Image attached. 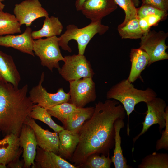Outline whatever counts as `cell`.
Listing matches in <instances>:
<instances>
[{"label":"cell","mask_w":168,"mask_h":168,"mask_svg":"<svg viewBox=\"0 0 168 168\" xmlns=\"http://www.w3.org/2000/svg\"><path fill=\"white\" fill-rule=\"evenodd\" d=\"M142 4H148L167 13L168 0H141Z\"/></svg>","instance_id":"836d02e7"},{"label":"cell","mask_w":168,"mask_h":168,"mask_svg":"<svg viewBox=\"0 0 168 168\" xmlns=\"http://www.w3.org/2000/svg\"><path fill=\"white\" fill-rule=\"evenodd\" d=\"M117 30L122 39H140L144 34L140 27L138 18L131 20L124 26L117 28Z\"/></svg>","instance_id":"83f0119b"},{"label":"cell","mask_w":168,"mask_h":168,"mask_svg":"<svg viewBox=\"0 0 168 168\" xmlns=\"http://www.w3.org/2000/svg\"><path fill=\"white\" fill-rule=\"evenodd\" d=\"M126 114L118 101L108 99L96 103L92 115L78 132L79 142L70 161L79 168L91 154H110L114 144V123L125 118Z\"/></svg>","instance_id":"6da1fadb"},{"label":"cell","mask_w":168,"mask_h":168,"mask_svg":"<svg viewBox=\"0 0 168 168\" xmlns=\"http://www.w3.org/2000/svg\"><path fill=\"white\" fill-rule=\"evenodd\" d=\"M137 9V16L138 19L142 18L152 15H157L165 18L167 13L151 5L142 4L141 6Z\"/></svg>","instance_id":"4dcf8cb0"},{"label":"cell","mask_w":168,"mask_h":168,"mask_svg":"<svg viewBox=\"0 0 168 168\" xmlns=\"http://www.w3.org/2000/svg\"><path fill=\"white\" fill-rule=\"evenodd\" d=\"M21 80L20 73L12 56L0 50V80L18 87Z\"/></svg>","instance_id":"ac0fdd59"},{"label":"cell","mask_w":168,"mask_h":168,"mask_svg":"<svg viewBox=\"0 0 168 168\" xmlns=\"http://www.w3.org/2000/svg\"></svg>","instance_id":"ab89813d"},{"label":"cell","mask_w":168,"mask_h":168,"mask_svg":"<svg viewBox=\"0 0 168 168\" xmlns=\"http://www.w3.org/2000/svg\"><path fill=\"white\" fill-rule=\"evenodd\" d=\"M117 7L114 0H86L80 11L86 18L94 21H101Z\"/></svg>","instance_id":"4fadbf2b"},{"label":"cell","mask_w":168,"mask_h":168,"mask_svg":"<svg viewBox=\"0 0 168 168\" xmlns=\"http://www.w3.org/2000/svg\"><path fill=\"white\" fill-rule=\"evenodd\" d=\"M168 36V33L162 31L149 30L140 38V48L146 52L149 57L148 66L156 62L168 59V54L166 52L168 46L165 43Z\"/></svg>","instance_id":"8992f818"},{"label":"cell","mask_w":168,"mask_h":168,"mask_svg":"<svg viewBox=\"0 0 168 168\" xmlns=\"http://www.w3.org/2000/svg\"><path fill=\"white\" fill-rule=\"evenodd\" d=\"M5 5L0 2V11H3L5 7Z\"/></svg>","instance_id":"74e56055"},{"label":"cell","mask_w":168,"mask_h":168,"mask_svg":"<svg viewBox=\"0 0 168 168\" xmlns=\"http://www.w3.org/2000/svg\"><path fill=\"white\" fill-rule=\"evenodd\" d=\"M24 161L23 159L20 160L19 158L11 161L7 165V168H24Z\"/></svg>","instance_id":"e575fe53"},{"label":"cell","mask_w":168,"mask_h":168,"mask_svg":"<svg viewBox=\"0 0 168 168\" xmlns=\"http://www.w3.org/2000/svg\"><path fill=\"white\" fill-rule=\"evenodd\" d=\"M131 67L128 78L130 83L134 82L137 79L141 78L142 72L149 64V57L143 49L140 48L132 49L130 53Z\"/></svg>","instance_id":"d6986e66"},{"label":"cell","mask_w":168,"mask_h":168,"mask_svg":"<svg viewBox=\"0 0 168 168\" xmlns=\"http://www.w3.org/2000/svg\"><path fill=\"white\" fill-rule=\"evenodd\" d=\"M165 129L162 131L161 138L158 140L156 145L157 151L162 149L168 150V107L165 108Z\"/></svg>","instance_id":"1f68e13d"},{"label":"cell","mask_w":168,"mask_h":168,"mask_svg":"<svg viewBox=\"0 0 168 168\" xmlns=\"http://www.w3.org/2000/svg\"><path fill=\"white\" fill-rule=\"evenodd\" d=\"M32 29L27 27L22 34L17 35H7L0 36V46L12 47L22 52L35 56L33 50L34 39Z\"/></svg>","instance_id":"9a60e30c"},{"label":"cell","mask_w":168,"mask_h":168,"mask_svg":"<svg viewBox=\"0 0 168 168\" xmlns=\"http://www.w3.org/2000/svg\"><path fill=\"white\" fill-rule=\"evenodd\" d=\"M164 18L157 15H152L138 19L140 27L144 34L149 30L150 27L157 23Z\"/></svg>","instance_id":"d6a6232c"},{"label":"cell","mask_w":168,"mask_h":168,"mask_svg":"<svg viewBox=\"0 0 168 168\" xmlns=\"http://www.w3.org/2000/svg\"><path fill=\"white\" fill-rule=\"evenodd\" d=\"M64 58V64L58 70L66 81L69 82L93 77L94 73L91 63L84 55L66 56Z\"/></svg>","instance_id":"52a82bcc"},{"label":"cell","mask_w":168,"mask_h":168,"mask_svg":"<svg viewBox=\"0 0 168 168\" xmlns=\"http://www.w3.org/2000/svg\"><path fill=\"white\" fill-rule=\"evenodd\" d=\"M146 104L147 110L144 120L142 123L143 127L140 133L133 138L134 143L152 125L158 124L161 133L165 126V108L167 106L165 101L162 99L156 97Z\"/></svg>","instance_id":"30bf717a"},{"label":"cell","mask_w":168,"mask_h":168,"mask_svg":"<svg viewBox=\"0 0 168 168\" xmlns=\"http://www.w3.org/2000/svg\"><path fill=\"white\" fill-rule=\"evenodd\" d=\"M18 137L10 134L0 140V168H7L11 161L20 158L23 150L20 145Z\"/></svg>","instance_id":"2e32d148"},{"label":"cell","mask_w":168,"mask_h":168,"mask_svg":"<svg viewBox=\"0 0 168 168\" xmlns=\"http://www.w3.org/2000/svg\"><path fill=\"white\" fill-rule=\"evenodd\" d=\"M156 92L150 88L145 90L134 87L127 79H124L113 86L107 91L106 98L120 102L128 117L134 110L136 105L141 102L146 103L156 97Z\"/></svg>","instance_id":"3957f363"},{"label":"cell","mask_w":168,"mask_h":168,"mask_svg":"<svg viewBox=\"0 0 168 168\" xmlns=\"http://www.w3.org/2000/svg\"><path fill=\"white\" fill-rule=\"evenodd\" d=\"M44 78L43 72L38 84L33 87L29 92V97L33 104H36L47 110L58 104L68 102L70 99L69 93H66L62 88L56 93H50L43 87L42 83Z\"/></svg>","instance_id":"ba28073f"},{"label":"cell","mask_w":168,"mask_h":168,"mask_svg":"<svg viewBox=\"0 0 168 168\" xmlns=\"http://www.w3.org/2000/svg\"><path fill=\"white\" fill-rule=\"evenodd\" d=\"M13 13L20 25L25 24L27 27L36 19L49 16L39 0H25L15 4Z\"/></svg>","instance_id":"8fae6325"},{"label":"cell","mask_w":168,"mask_h":168,"mask_svg":"<svg viewBox=\"0 0 168 168\" xmlns=\"http://www.w3.org/2000/svg\"><path fill=\"white\" fill-rule=\"evenodd\" d=\"M29 116L35 120H39L44 123L58 133L65 129L64 127L58 125L53 120L46 109L37 104L34 105Z\"/></svg>","instance_id":"d4e9b609"},{"label":"cell","mask_w":168,"mask_h":168,"mask_svg":"<svg viewBox=\"0 0 168 168\" xmlns=\"http://www.w3.org/2000/svg\"><path fill=\"white\" fill-rule=\"evenodd\" d=\"M132 1L136 7H138L140 3V0H132Z\"/></svg>","instance_id":"8d00e7d4"},{"label":"cell","mask_w":168,"mask_h":168,"mask_svg":"<svg viewBox=\"0 0 168 168\" xmlns=\"http://www.w3.org/2000/svg\"><path fill=\"white\" fill-rule=\"evenodd\" d=\"M43 22L40 29L32 31L31 35L34 40L57 36L61 34L63 27L58 17L53 16L45 17Z\"/></svg>","instance_id":"7402d4cb"},{"label":"cell","mask_w":168,"mask_h":168,"mask_svg":"<svg viewBox=\"0 0 168 168\" xmlns=\"http://www.w3.org/2000/svg\"><path fill=\"white\" fill-rule=\"evenodd\" d=\"M18 138L20 145L23 150L24 168H32L35 164L38 146L34 131L29 125L24 124Z\"/></svg>","instance_id":"7c38bea8"},{"label":"cell","mask_w":168,"mask_h":168,"mask_svg":"<svg viewBox=\"0 0 168 168\" xmlns=\"http://www.w3.org/2000/svg\"><path fill=\"white\" fill-rule=\"evenodd\" d=\"M125 118H119L117 119L114 124L115 131L114 148V154L111 158L115 168H130L132 167L127 164V161L123 156L121 147V138L120 133L121 129L124 127Z\"/></svg>","instance_id":"44dd1931"},{"label":"cell","mask_w":168,"mask_h":168,"mask_svg":"<svg viewBox=\"0 0 168 168\" xmlns=\"http://www.w3.org/2000/svg\"><path fill=\"white\" fill-rule=\"evenodd\" d=\"M117 5L124 11L125 17L123 22L119 25L118 28L125 26L131 20L137 18V9L132 0H114Z\"/></svg>","instance_id":"f546056e"},{"label":"cell","mask_w":168,"mask_h":168,"mask_svg":"<svg viewBox=\"0 0 168 168\" xmlns=\"http://www.w3.org/2000/svg\"><path fill=\"white\" fill-rule=\"evenodd\" d=\"M4 0H0V2H2V1H3Z\"/></svg>","instance_id":"f35d334b"},{"label":"cell","mask_w":168,"mask_h":168,"mask_svg":"<svg viewBox=\"0 0 168 168\" xmlns=\"http://www.w3.org/2000/svg\"><path fill=\"white\" fill-rule=\"evenodd\" d=\"M86 0H76L75 5L77 11L81 10L82 6Z\"/></svg>","instance_id":"d590c367"},{"label":"cell","mask_w":168,"mask_h":168,"mask_svg":"<svg viewBox=\"0 0 168 168\" xmlns=\"http://www.w3.org/2000/svg\"><path fill=\"white\" fill-rule=\"evenodd\" d=\"M28 91L27 84L19 88L0 80V132L3 136H19L34 105Z\"/></svg>","instance_id":"7a4b0ae2"},{"label":"cell","mask_w":168,"mask_h":168,"mask_svg":"<svg viewBox=\"0 0 168 168\" xmlns=\"http://www.w3.org/2000/svg\"><path fill=\"white\" fill-rule=\"evenodd\" d=\"M69 102L77 108L84 107L96 98L95 84L92 78H83L69 82Z\"/></svg>","instance_id":"9c48e42d"},{"label":"cell","mask_w":168,"mask_h":168,"mask_svg":"<svg viewBox=\"0 0 168 168\" xmlns=\"http://www.w3.org/2000/svg\"><path fill=\"white\" fill-rule=\"evenodd\" d=\"M78 108L72 104L66 102L55 105L47 110L51 116L60 121L64 127L69 117Z\"/></svg>","instance_id":"4316f807"},{"label":"cell","mask_w":168,"mask_h":168,"mask_svg":"<svg viewBox=\"0 0 168 168\" xmlns=\"http://www.w3.org/2000/svg\"><path fill=\"white\" fill-rule=\"evenodd\" d=\"M25 124L29 125L34 130L38 147L44 150L58 154L59 143L58 133L43 129L30 116L27 119Z\"/></svg>","instance_id":"5bb4252c"},{"label":"cell","mask_w":168,"mask_h":168,"mask_svg":"<svg viewBox=\"0 0 168 168\" xmlns=\"http://www.w3.org/2000/svg\"><path fill=\"white\" fill-rule=\"evenodd\" d=\"M109 28L108 26L101 23V21H91L88 25L81 28L75 25L70 24L58 37V44L63 50L71 52L72 49L68 44L70 40H75L78 44V54L83 55L88 44L95 35L103 34Z\"/></svg>","instance_id":"277c9868"},{"label":"cell","mask_w":168,"mask_h":168,"mask_svg":"<svg viewBox=\"0 0 168 168\" xmlns=\"http://www.w3.org/2000/svg\"><path fill=\"white\" fill-rule=\"evenodd\" d=\"M59 47L58 37L55 36L34 40L33 50L34 54L39 58L41 65L52 72L54 68L59 69V62L64 60Z\"/></svg>","instance_id":"5b68a950"},{"label":"cell","mask_w":168,"mask_h":168,"mask_svg":"<svg viewBox=\"0 0 168 168\" xmlns=\"http://www.w3.org/2000/svg\"><path fill=\"white\" fill-rule=\"evenodd\" d=\"M94 110V107L78 108L69 117L64 128L73 133H78L85 122L91 117Z\"/></svg>","instance_id":"603a6c76"},{"label":"cell","mask_w":168,"mask_h":168,"mask_svg":"<svg viewBox=\"0 0 168 168\" xmlns=\"http://www.w3.org/2000/svg\"><path fill=\"white\" fill-rule=\"evenodd\" d=\"M21 26L14 15L0 11V36L21 33Z\"/></svg>","instance_id":"cb8c5ba5"},{"label":"cell","mask_w":168,"mask_h":168,"mask_svg":"<svg viewBox=\"0 0 168 168\" xmlns=\"http://www.w3.org/2000/svg\"><path fill=\"white\" fill-rule=\"evenodd\" d=\"M58 135L59 143L58 154L66 160H70L79 142V134L64 129Z\"/></svg>","instance_id":"ffe728a7"},{"label":"cell","mask_w":168,"mask_h":168,"mask_svg":"<svg viewBox=\"0 0 168 168\" xmlns=\"http://www.w3.org/2000/svg\"><path fill=\"white\" fill-rule=\"evenodd\" d=\"M93 154L90 155L79 167L85 168H110L112 161L110 157L104 154Z\"/></svg>","instance_id":"f1b7e54d"},{"label":"cell","mask_w":168,"mask_h":168,"mask_svg":"<svg viewBox=\"0 0 168 168\" xmlns=\"http://www.w3.org/2000/svg\"><path fill=\"white\" fill-rule=\"evenodd\" d=\"M138 168H168V154L155 152L142 160Z\"/></svg>","instance_id":"484cf974"},{"label":"cell","mask_w":168,"mask_h":168,"mask_svg":"<svg viewBox=\"0 0 168 168\" xmlns=\"http://www.w3.org/2000/svg\"><path fill=\"white\" fill-rule=\"evenodd\" d=\"M60 155L53 152L44 150L37 146L32 168H77Z\"/></svg>","instance_id":"e0dca14e"}]
</instances>
